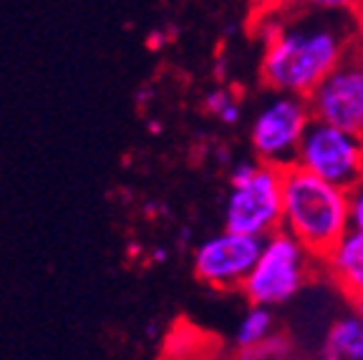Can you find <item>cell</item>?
Here are the masks:
<instances>
[{
  "instance_id": "2e32d148",
  "label": "cell",
  "mask_w": 363,
  "mask_h": 360,
  "mask_svg": "<svg viewBox=\"0 0 363 360\" xmlns=\"http://www.w3.org/2000/svg\"><path fill=\"white\" fill-rule=\"evenodd\" d=\"M290 360H293V358H290Z\"/></svg>"
},
{
  "instance_id": "3957f363",
  "label": "cell",
  "mask_w": 363,
  "mask_h": 360,
  "mask_svg": "<svg viewBox=\"0 0 363 360\" xmlns=\"http://www.w3.org/2000/svg\"><path fill=\"white\" fill-rule=\"evenodd\" d=\"M283 171L257 162H240L230 174L225 199V230L235 235L265 237L283 227Z\"/></svg>"
},
{
  "instance_id": "4fadbf2b",
  "label": "cell",
  "mask_w": 363,
  "mask_h": 360,
  "mask_svg": "<svg viewBox=\"0 0 363 360\" xmlns=\"http://www.w3.org/2000/svg\"><path fill=\"white\" fill-rule=\"evenodd\" d=\"M290 338L275 332L272 338H267L265 343L255 345V348H245L238 353V360H290Z\"/></svg>"
},
{
  "instance_id": "30bf717a",
  "label": "cell",
  "mask_w": 363,
  "mask_h": 360,
  "mask_svg": "<svg viewBox=\"0 0 363 360\" xmlns=\"http://www.w3.org/2000/svg\"><path fill=\"white\" fill-rule=\"evenodd\" d=\"M320 360H363V320L356 315L338 317L330 325Z\"/></svg>"
},
{
  "instance_id": "5b68a950",
  "label": "cell",
  "mask_w": 363,
  "mask_h": 360,
  "mask_svg": "<svg viewBox=\"0 0 363 360\" xmlns=\"http://www.w3.org/2000/svg\"><path fill=\"white\" fill-rule=\"evenodd\" d=\"M311 124L313 113L308 99L272 94V99L262 103L250 126V147L255 152L257 162L275 169L295 167L303 136Z\"/></svg>"
},
{
  "instance_id": "277c9868",
  "label": "cell",
  "mask_w": 363,
  "mask_h": 360,
  "mask_svg": "<svg viewBox=\"0 0 363 360\" xmlns=\"http://www.w3.org/2000/svg\"><path fill=\"white\" fill-rule=\"evenodd\" d=\"M318 267L320 262L298 240L280 230L262 240V252L240 293L250 305L272 310L301 293Z\"/></svg>"
},
{
  "instance_id": "7c38bea8",
  "label": "cell",
  "mask_w": 363,
  "mask_h": 360,
  "mask_svg": "<svg viewBox=\"0 0 363 360\" xmlns=\"http://www.w3.org/2000/svg\"><path fill=\"white\" fill-rule=\"evenodd\" d=\"M204 111L217 116L227 126H235L240 121V116H242V106H240L233 91L227 89H215L204 96Z\"/></svg>"
},
{
  "instance_id": "8fae6325",
  "label": "cell",
  "mask_w": 363,
  "mask_h": 360,
  "mask_svg": "<svg viewBox=\"0 0 363 360\" xmlns=\"http://www.w3.org/2000/svg\"><path fill=\"white\" fill-rule=\"evenodd\" d=\"M272 335H275V315H272V310L250 305V310L242 315L238 330H235V345H238V350L255 348V345L265 343Z\"/></svg>"
},
{
  "instance_id": "7a4b0ae2",
  "label": "cell",
  "mask_w": 363,
  "mask_h": 360,
  "mask_svg": "<svg viewBox=\"0 0 363 360\" xmlns=\"http://www.w3.org/2000/svg\"><path fill=\"white\" fill-rule=\"evenodd\" d=\"M280 230L323 262L351 230V191L290 167L283 171Z\"/></svg>"
},
{
  "instance_id": "ba28073f",
  "label": "cell",
  "mask_w": 363,
  "mask_h": 360,
  "mask_svg": "<svg viewBox=\"0 0 363 360\" xmlns=\"http://www.w3.org/2000/svg\"><path fill=\"white\" fill-rule=\"evenodd\" d=\"M308 106L315 121L363 136V56L356 48L308 96Z\"/></svg>"
},
{
  "instance_id": "9c48e42d",
  "label": "cell",
  "mask_w": 363,
  "mask_h": 360,
  "mask_svg": "<svg viewBox=\"0 0 363 360\" xmlns=\"http://www.w3.org/2000/svg\"><path fill=\"white\" fill-rule=\"evenodd\" d=\"M328 277L346 293V298L363 290V232L348 230L335 249L320 262Z\"/></svg>"
},
{
  "instance_id": "8992f818",
  "label": "cell",
  "mask_w": 363,
  "mask_h": 360,
  "mask_svg": "<svg viewBox=\"0 0 363 360\" xmlns=\"http://www.w3.org/2000/svg\"><path fill=\"white\" fill-rule=\"evenodd\" d=\"M295 167L333 186L353 191L363 181V136L313 118L303 136Z\"/></svg>"
},
{
  "instance_id": "5bb4252c",
  "label": "cell",
  "mask_w": 363,
  "mask_h": 360,
  "mask_svg": "<svg viewBox=\"0 0 363 360\" xmlns=\"http://www.w3.org/2000/svg\"><path fill=\"white\" fill-rule=\"evenodd\" d=\"M351 230L363 232V181L351 191Z\"/></svg>"
},
{
  "instance_id": "6da1fadb",
  "label": "cell",
  "mask_w": 363,
  "mask_h": 360,
  "mask_svg": "<svg viewBox=\"0 0 363 360\" xmlns=\"http://www.w3.org/2000/svg\"><path fill=\"white\" fill-rule=\"evenodd\" d=\"M356 18L343 6H320L272 21L262 35V86L308 99L356 48Z\"/></svg>"
},
{
  "instance_id": "9a60e30c",
  "label": "cell",
  "mask_w": 363,
  "mask_h": 360,
  "mask_svg": "<svg viewBox=\"0 0 363 360\" xmlns=\"http://www.w3.org/2000/svg\"><path fill=\"white\" fill-rule=\"evenodd\" d=\"M348 303H351V308H353V315L363 320V290H361V293H356V295H351V298H348Z\"/></svg>"
},
{
  "instance_id": "52a82bcc",
  "label": "cell",
  "mask_w": 363,
  "mask_h": 360,
  "mask_svg": "<svg viewBox=\"0 0 363 360\" xmlns=\"http://www.w3.org/2000/svg\"><path fill=\"white\" fill-rule=\"evenodd\" d=\"M260 252L262 240L225 230L194 247V275L212 290H242Z\"/></svg>"
}]
</instances>
